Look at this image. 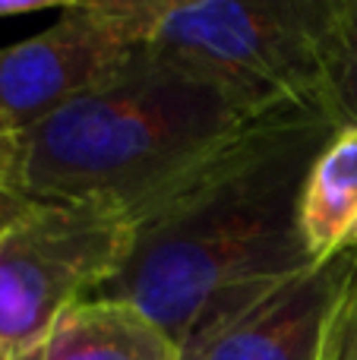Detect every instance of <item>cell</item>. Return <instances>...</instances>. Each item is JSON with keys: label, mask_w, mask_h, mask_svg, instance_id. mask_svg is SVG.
Here are the masks:
<instances>
[{"label": "cell", "mask_w": 357, "mask_h": 360, "mask_svg": "<svg viewBox=\"0 0 357 360\" xmlns=\"http://www.w3.org/2000/svg\"><path fill=\"white\" fill-rule=\"evenodd\" d=\"M130 250L133 215L117 199H32L0 243V357L29 354L124 269Z\"/></svg>", "instance_id": "cell-4"}, {"label": "cell", "mask_w": 357, "mask_h": 360, "mask_svg": "<svg viewBox=\"0 0 357 360\" xmlns=\"http://www.w3.org/2000/svg\"><path fill=\"white\" fill-rule=\"evenodd\" d=\"M326 0H149L143 44L228 92L250 117L320 111Z\"/></svg>", "instance_id": "cell-3"}, {"label": "cell", "mask_w": 357, "mask_h": 360, "mask_svg": "<svg viewBox=\"0 0 357 360\" xmlns=\"http://www.w3.org/2000/svg\"><path fill=\"white\" fill-rule=\"evenodd\" d=\"M149 0L60 6L51 29L0 51V108L22 136L79 95L117 76L143 44Z\"/></svg>", "instance_id": "cell-5"}, {"label": "cell", "mask_w": 357, "mask_h": 360, "mask_svg": "<svg viewBox=\"0 0 357 360\" xmlns=\"http://www.w3.org/2000/svg\"><path fill=\"white\" fill-rule=\"evenodd\" d=\"M19 155H22V136L13 130V124L0 108V193L19 190Z\"/></svg>", "instance_id": "cell-11"}, {"label": "cell", "mask_w": 357, "mask_h": 360, "mask_svg": "<svg viewBox=\"0 0 357 360\" xmlns=\"http://www.w3.org/2000/svg\"><path fill=\"white\" fill-rule=\"evenodd\" d=\"M297 228L313 262L357 247V130H335L307 171Z\"/></svg>", "instance_id": "cell-8"}, {"label": "cell", "mask_w": 357, "mask_h": 360, "mask_svg": "<svg viewBox=\"0 0 357 360\" xmlns=\"http://www.w3.org/2000/svg\"><path fill=\"white\" fill-rule=\"evenodd\" d=\"M316 57L326 117L335 130H357V0H326Z\"/></svg>", "instance_id": "cell-9"}, {"label": "cell", "mask_w": 357, "mask_h": 360, "mask_svg": "<svg viewBox=\"0 0 357 360\" xmlns=\"http://www.w3.org/2000/svg\"><path fill=\"white\" fill-rule=\"evenodd\" d=\"M19 360H181V345L139 307L89 297L70 307Z\"/></svg>", "instance_id": "cell-7"}, {"label": "cell", "mask_w": 357, "mask_h": 360, "mask_svg": "<svg viewBox=\"0 0 357 360\" xmlns=\"http://www.w3.org/2000/svg\"><path fill=\"white\" fill-rule=\"evenodd\" d=\"M253 120L206 76L143 48L22 133L16 186L29 199L108 196L136 209Z\"/></svg>", "instance_id": "cell-2"}, {"label": "cell", "mask_w": 357, "mask_h": 360, "mask_svg": "<svg viewBox=\"0 0 357 360\" xmlns=\"http://www.w3.org/2000/svg\"><path fill=\"white\" fill-rule=\"evenodd\" d=\"M32 199L22 196L19 190H10V193H0V243H4L6 231L16 224V218L22 215L25 209H29Z\"/></svg>", "instance_id": "cell-12"}, {"label": "cell", "mask_w": 357, "mask_h": 360, "mask_svg": "<svg viewBox=\"0 0 357 360\" xmlns=\"http://www.w3.org/2000/svg\"><path fill=\"white\" fill-rule=\"evenodd\" d=\"M354 275L357 247L313 262L200 326L181 345V360H316L329 316Z\"/></svg>", "instance_id": "cell-6"}, {"label": "cell", "mask_w": 357, "mask_h": 360, "mask_svg": "<svg viewBox=\"0 0 357 360\" xmlns=\"http://www.w3.org/2000/svg\"><path fill=\"white\" fill-rule=\"evenodd\" d=\"M335 124L275 111L130 209L133 250L95 297L149 313L183 345L200 326L313 266L297 228L301 186Z\"/></svg>", "instance_id": "cell-1"}, {"label": "cell", "mask_w": 357, "mask_h": 360, "mask_svg": "<svg viewBox=\"0 0 357 360\" xmlns=\"http://www.w3.org/2000/svg\"><path fill=\"white\" fill-rule=\"evenodd\" d=\"M54 0H0V19H16V16H32V13L51 10Z\"/></svg>", "instance_id": "cell-13"}, {"label": "cell", "mask_w": 357, "mask_h": 360, "mask_svg": "<svg viewBox=\"0 0 357 360\" xmlns=\"http://www.w3.org/2000/svg\"><path fill=\"white\" fill-rule=\"evenodd\" d=\"M316 360H357V275L345 285L329 316Z\"/></svg>", "instance_id": "cell-10"}, {"label": "cell", "mask_w": 357, "mask_h": 360, "mask_svg": "<svg viewBox=\"0 0 357 360\" xmlns=\"http://www.w3.org/2000/svg\"><path fill=\"white\" fill-rule=\"evenodd\" d=\"M0 360H4V357H0Z\"/></svg>", "instance_id": "cell-14"}]
</instances>
